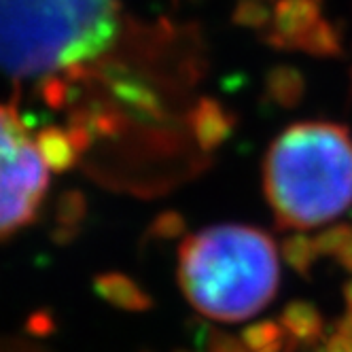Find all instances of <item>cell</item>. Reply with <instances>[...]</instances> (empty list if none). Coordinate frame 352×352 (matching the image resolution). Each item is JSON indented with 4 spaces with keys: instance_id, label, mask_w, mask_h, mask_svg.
I'll use <instances>...</instances> for the list:
<instances>
[{
    "instance_id": "obj_9",
    "label": "cell",
    "mask_w": 352,
    "mask_h": 352,
    "mask_svg": "<svg viewBox=\"0 0 352 352\" xmlns=\"http://www.w3.org/2000/svg\"><path fill=\"white\" fill-rule=\"evenodd\" d=\"M36 146L38 153L45 160L47 168L52 170H66L74 162H77V151L81 148L77 136L72 134V130H58V128H49L43 130L36 136Z\"/></svg>"
},
{
    "instance_id": "obj_18",
    "label": "cell",
    "mask_w": 352,
    "mask_h": 352,
    "mask_svg": "<svg viewBox=\"0 0 352 352\" xmlns=\"http://www.w3.org/2000/svg\"><path fill=\"white\" fill-rule=\"evenodd\" d=\"M344 299H346V308L352 312V278L344 285Z\"/></svg>"
},
{
    "instance_id": "obj_15",
    "label": "cell",
    "mask_w": 352,
    "mask_h": 352,
    "mask_svg": "<svg viewBox=\"0 0 352 352\" xmlns=\"http://www.w3.org/2000/svg\"><path fill=\"white\" fill-rule=\"evenodd\" d=\"M210 352H248L246 346L242 344V340H236L232 336L219 333L212 344H210Z\"/></svg>"
},
{
    "instance_id": "obj_1",
    "label": "cell",
    "mask_w": 352,
    "mask_h": 352,
    "mask_svg": "<svg viewBox=\"0 0 352 352\" xmlns=\"http://www.w3.org/2000/svg\"><path fill=\"white\" fill-rule=\"evenodd\" d=\"M263 189L280 230L306 232L352 206V134L333 121L293 123L267 151Z\"/></svg>"
},
{
    "instance_id": "obj_17",
    "label": "cell",
    "mask_w": 352,
    "mask_h": 352,
    "mask_svg": "<svg viewBox=\"0 0 352 352\" xmlns=\"http://www.w3.org/2000/svg\"><path fill=\"white\" fill-rule=\"evenodd\" d=\"M336 259L340 261V265H342L346 272H350V274H352V240L346 244V248L342 250V253H340Z\"/></svg>"
},
{
    "instance_id": "obj_12",
    "label": "cell",
    "mask_w": 352,
    "mask_h": 352,
    "mask_svg": "<svg viewBox=\"0 0 352 352\" xmlns=\"http://www.w3.org/2000/svg\"><path fill=\"white\" fill-rule=\"evenodd\" d=\"M283 255H285L287 265L293 272H297L299 276H304V278H310L312 267L320 257L316 240L312 236L301 234V232L289 236L283 242Z\"/></svg>"
},
{
    "instance_id": "obj_3",
    "label": "cell",
    "mask_w": 352,
    "mask_h": 352,
    "mask_svg": "<svg viewBox=\"0 0 352 352\" xmlns=\"http://www.w3.org/2000/svg\"><path fill=\"white\" fill-rule=\"evenodd\" d=\"M179 261L187 299L214 320L255 316L278 291V250L257 228L219 225L199 232L181 246Z\"/></svg>"
},
{
    "instance_id": "obj_7",
    "label": "cell",
    "mask_w": 352,
    "mask_h": 352,
    "mask_svg": "<svg viewBox=\"0 0 352 352\" xmlns=\"http://www.w3.org/2000/svg\"><path fill=\"white\" fill-rule=\"evenodd\" d=\"M191 128L199 144L204 148H212L232 134L234 117L225 113L212 100H202V104L191 115Z\"/></svg>"
},
{
    "instance_id": "obj_11",
    "label": "cell",
    "mask_w": 352,
    "mask_h": 352,
    "mask_svg": "<svg viewBox=\"0 0 352 352\" xmlns=\"http://www.w3.org/2000/svg\"><path fill=\"white\" fill-rule=\"evenodd\" d=\"M96 287L104 299H109L113 306H119L123 310H146L151 306L148 297L136 287V283H132L121 274L100 276Z\"/></svg>"
},
{
    "instance_id": "obj_2",
    "label": "cell",
    "mask_w": 352,
    "mask_h": 352,
    "mask_svg": "<svg viewBox=\"0 0 352 352\" xmlns=\"http://www.w3.org/2000/svg\"><path fill=\"white\" fill-rule=\"evenodd\" d=\"M119 32L117 0H0V68L49 79L98 60Z\"/></svg>"
},
{
    "instance_id": "obj_8",
    "label": "cell",
    "mask_w": 352,
    "mask_h": 352,
    "mask_svg": "<svg viewBox=\"0 0 352 352\" xmlns=\"http://www.w3.org/2000/svg\"><path fill=\"white\" fill-rule=\"evenodd\" d=\"M265 91L274 104H278L283 109H293L306 96L304 72L295 66H289V64L274 66L267 72Z\"/></svg>"
},
{
    "instance_id": "obj_16",
    "label": "cell",
    "mask_w": 352,
    "mask_h": 352,
    "mask_svg": "<svg viewBox=\"0 0 352 352\" xmlns=\"http://www.w3.org/2000/svg\"><path fill=\"white\" fill-rule=\"evenodd\" d=\"M320 352H352V338L336 331L333 336L324 340V344L320 346Z\"/></svg>"
},
{
    "instance_id": "obj_13",
    "label": "cell",
    "mask_w": 352,
    "mask_h": 352,
    "mask_svg": "<svg viewBox=\"0 0 352 352\" xmlns=\"http://www.w3.org/2000/svg\"><path fill=\"white\" fill-rule=\"evenodd\" d=\"M285 336L287 333L283 329V324L274 322V320H261V322L246 327L240 336V340L248 352H255V350H263V348H270L274 344L285 342Z\"/></svg>"
},
{
    "instance_id": "obj_14",
    "label": "cell",
    "mask_w": 352,
    "mask_h": 352,
    "mask_svg": "<svg viewBox=\"0 0 352 352\" xmlns=\"http://www.w3.org/2000/svg\"><path fill=\"white\" fill-rule=\"evenodd\" d=\"M320 257H338L352 240V221H340L314 236Z\"/></svg>"
},
{
    "instance_id": "obj_6",
    "label": "cell",
    "mask_w": 352,
    "mask_h": 352,
    "mask_svg": "<svg viewBox=\"0 0 352 352\" xmlns=\"http://www.w3.org/2000/svg\"><path fill=\"white\" fill-rule=\"evenodd\" d=\"M280 324L285 333H289L295 344L314 346L324 336L322 314L314 304H310V301L297 299L287 304L280 316Z\"/></svg>"
},
{
    "instance_id": "obj_4",
    "label": "cell",
    "mask_w": 352,
    "mask_h": 352,
    "mask_svg": "<svg viewBox=\"0 0 352 352\" xmlns=\"http://www.w3.org/2000/svg\"><path fill=\"white\" fill-rule=\"evenodd\" d=\"M49 185V168L17 115L0 107V238L34 219Z\"/></svg>"
},
{
    "instance_id": "obj_10",
    "label": "cell",
    "mask_w": 352,
    "mask_h": 352,
    "mask_svg": "<svg viewBox=\"0 0 352 352\" xmlns=\"http://www.w3.org/2000/svg\"><path fill=\"white\" fill-rule=\"evenodd\" d=\"M297 52H304L312 58H342L344 56V36L333 21L320 17L310 32L301 38Z\"/></svg>"
},
{
    "instance_id": "obj_5",
    "label": "cell",
    "mask_w": 352,
    "mask_h": 352,
    "mask_svg": "<svg viewBox=\"0 0 352 352\" xmlns=\"http://www.w3.org/2000/svg\"><path fill=\"white\" fill-rule=\"evenodd\" d=\"M322 17V0H280L272 13L265 41L276 49L297 52L310 28Z\"/></svg>"
}]
</instances>
